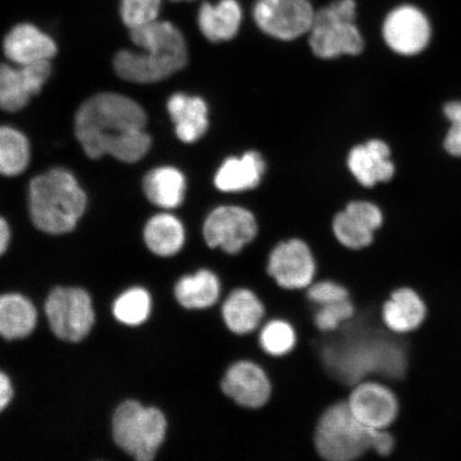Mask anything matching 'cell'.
I'll list each match as a JSON object with an SVG mask.
<instances>
[{
	"label": "cell",
	"instance_id": "cell-1",
	"mask_svg": "<svg viewBox=\"0 0 461 461\" xmlns=\"http://www.w3.org/2000/svg\"><path fill=\"white\" fill-rule=\"evenodd\" d=\"M146 126L147 114L140 104L118 94L90 97L75 118V134L90 158L112 155L124 163H136L151 148Z\"/></svg>",
	"mask_w": 461,
	"mask_h": 461
},
{
	"label": "cell",
	"instance_id": "cell-2",
	"mask_svg": "<svg viewBox=\"0 0 461 461\" xmlns=\"http://www.w3.org/2000/svg\"><path fill=\"white\" fill-rule=\"evenodd\" d=\"M131 39L140 46L141 53L121 50L113 59L115 73L126 82L158 83L187 65L186 40L180 29L170 22L157 20L132 29Z\"/></svg>",
	"mask_w": 461,
	"mask_h": 461
},
{
	"label": "cell",
	"instance_id": "cell-3",
	"mask_svg": "<svg viewBox=\"0 0 461 461\" xmlns=\"http://www.w3.org/2000/svg\"><path fill=\"white\" fill-rule=\"evenodd\" d=\"M86 204L84 190L68 170H50L34 177L29 185V211L33 223L43 232H71L83 216Z\"/></svg>",
	"mask_w": 461,
	"mask_h": 461
},
{
	"label": "cell",
	"instance_id": "cell-4",
	"mask_svg": "<svg viewBox=\"0 0 461 461\" xmlns=\"http://www.w3.org/2000/svg\"><path fill=\"white\" fill-rule=\"evenodd\" d=\"M375 429L357 420L346 402L327 408L314 432L316 452L328 461L356 460L373 449Z\"/></svg>",
	"mask_w": 461,
	"mask_h": 461
},
{
	"label": "cell",
	"instance_id": "cell-5",
	"mask_svg": "<svg viewBox=\"0 0 461 461\" xmlns=\"http://www.w3.org/2000/svg\"><path fill=\"white\" fill-rule=\"evenodd\" d=\"M113 429L115 443L126 454L140 461H149L163 445L167 420L158 409L129 401L115 411Z\"/></svg>",
	"mask_w": 461,
	"mask_h": 461
},
{
	"label": "cell",
	"instance_id": "cell-6",
	"mask_svg": "<svg viewBox=\"0 0 461 461\" xmlns=\"http://www.w3.org/2000/svg\"><path fill=\"white\" fill-rule=\"evenodd\" d=\"M355 20V0H337L317 11L309 32L314 55L321 59H332L361 54L365 42Z\"/></svg>",
	"mask_w": 461,
	"mask_h": 461
},
{
	"label": "cell",
	"instance_id": "cell-7",
	"mask_svg": "<svg viewBox=\"0 0 461 461\" xmlns=\"http://www.w3.org/2000/svg\"><path fill=\"white\" fill-rule=\"evenodd\" d=\"M45 312L51 330L68 342L82 341L95 324L94 305L82 288H55L46 301Z\"/></svg>",
	"mask_w": 461,
	"mask_h": 461
},
{
	"label": "cell",
	"instance_id": "cell-8",
	"mask_svg": "<svg viewBox=\"0 0 461 461\" xmlns=\"http://www.w3.org/2000/svg\"><path fill=\"white\" fill-rule=\"evenodd\" d=\"M350 411L373 429H390L400 418V395L383 380L365 379L354 384L348 402Z\"/></svg>",
	"mask_w": 461,
	"mask_h": 461
},
{
	"label": "cell",
	"instance_id": "cell-9",
	"mask_svg": "<svg viewBox=\"0 0 461 461\" xmlns=\"http://www.w3.org/2000/svg\"><path fill=\"white\" fill-rule=\"evenodd\" d=\"M258 222L244 207L219 206L205 219L203 235L207 246L228 255H238L257 238Z\"/></svg>",
	"mask_w": 461,
	"mask_h": 461
},
{
	"label": "cell",
	"instance_id": "cell-10",
	"mask_svg": "<svg viewBox=\"0 0 461 461\" xmlns=\"http://www.w3.org/2000/svg\"><path fill=\"white\" fill-rule=\"evenodd\" d=\"M314 10L309 0H258L253 9L257 25L268 36L291 41L310 32Z\"/></svg>",
	"mask_w": 461,
	"mask_h": 461
},
{
	"label": "cell",
	"instance_id": "cell-11",
	"mask_svg": "<svg viewBox=\"0 0 461 461\" xmlns=\"http://www.w3.org/2000/svg\"><path fill=\"white\" fill-rule=\"evenodd\" d=\"M267 274L285 290H307L316 275L313 253L302 240L281 241L270 252Z\"/></svg>",
	"mask_w": 461,
	"mask_h": 461
},
{
	"label": "cell",
	"instance_id": "cell-12",
	"mask_svg": "<svg viewBox=\"0 0 461 461\" xmlns=\"http://www.w3.org/2000/svg\"><path fill=\"white\" fill-rule=\"evenodd\" d=\"M430 33L428 17L411 5L392 10L383 27L385 43L395 53L405 56L420 53L428 46Z\"/></svg>",
	"mask_w": 461,
	"mask_h": 461
},
{
	"label": "cell",
	"instance_id": "cell-13",
	"mask_svg": "<svg viewBox=\"0 0 461 461\" xmlns=\"http://www.w3.org/2000/svg\"><path fill=\"white\" fill-rule=\"evenodd\" d=\"M221 390L239 406L262 408L273 393L272 382L256 362L240 360L230 366L221 380Z\"/></svg>",
	"mask_w": 461,
	"mask_h": 461
},
{
	"label": "cell",
	"instance_id": "cell-14",
	"mask_svg": "<svg viewBox=\"0 0 461 461\" xmlns=\"http://www.w3.org/2000/svg\"><path fill=\"white\" fill-rule=\"evenodd\" d=\"M50 72V61L17 68L0 65V108L8 113L21 111L32 96L40 94Z\"/></svg>",
	"mask_w": 461,
	"mask_h": 461
},
{
	"label": "cell",
	"instance_id": "cell-15",
	"mask_svg": "<svg viewBox=\"0 0 461 461\" xmlns=\"http://www.w3.org/2000/svg\"><path fill=\"white\" fill-rule=\"evenodd\" d=\"M383 224V212L377 205L355 201L334 217L332 230L339 244L350 250H362L374 243L375 233Z\"/></svg>",
	"mask_w": 461,
	"mask_h": 461
},
{
	"label": "cell",
	"instance_id": "cell-16",
	"mask_svg": "<svg viewBox=\"0 0 461 461\" xmlns=\"http://www.w3.org/2000/svg\"><path fill=\"white\" fill-rule=\"evenodd\" d=\"M379 316L385 330L397 336H409L423 326L429 316V305L416 288L402 285L384 299Z\"/></svg>",
	"mask_w": 461,
	"mask_h": 461
},
{
	"label": "cell",
	"instance_id": "cell-17",
	"mask_svg": "<svg viewBox=\"0 0 461 461\" xmlns=\"http://www.w3.org/2000/svg\"><path fill=\"white\" fill-rule=\"evenodd\" d=\"M4 51L8 59L17 66L50 61L57 54L53 39L41 29L23 23L14 26L4 40Z\"/></svg>",
	"mask_w": 461,
	"mask_h": 461
},
{
	"label": "cell",
	"instance_id": "cell-18",
	"mask_svg": "<svg viewBox=\"0 0 461 461\" xmlns=\"http://www.w3.org/2000/svg\"><path fill=\"white\" fill-rule=\"evenodd\" d=\"M348 165L356 180L366 187L390 181L395 171L388 144L377 140L351 149Z\"/></svg>",
	"mask_w": 461,
	"mask_h": 461
},
{
	"label": "cell",
	"instance_id": "cell-19",
	"mask_svg": "<svg viewBox=\"0 0 461 461\" xmlns=\"http://www.w3.org/2000/svg\"><path fill=\"white\" fill-rule=\"evenodd\" d=\"M224 325L236 336L255 332L265 316L261 299L249 288L240 287L229 294L221 307Z\"/></svg>",
	"mask_w": 461,
	"mask_h": 461
},
{
	"label": "cell",
	"instance_id": "cell-20",
	"mask_svg": "<svg viewBox=\"0 0 461 461\" xmlns=\"http://www.w3.org/2000/svg\"><path fill=\"white\" fill-rule=\"evenodd\" d=\"M267 169L262 155L247 152L241 158L223 161L215 176V186L223 193H240L256 188Z\"/></svg>",
	"mask_w": 461,
	"mask_h": 461
},
{
	"label": "cell",
	"instance_id": "cell-21",
	"mask_svg": "<svg viewBox=\"0 0 461 461\" xmlns=\"http://www.w3.org/2000/svg\"><path fill=\"white\" fill-rule=\"evenodd\" d=\"M167 108L176 125L178 140L194 143L203 137L209 128V109L201 97L176 94L170 97Z\"/></svg>",
	"mask_w": 461,
	"mask_h": 461
},
{
	"label": "cell",
	"instance_id": "cell-22",
	"mask_svg": "<svg viewBox=\"0 0 461 461\" xmlns=\"http://www.w3.org/2000/svg\"><path fill=\"white\" fill-rule=\"evenodd\" d=\"M240 5L236 0H221L217 5L202 4L198 25L202 34L211 42L230 41L240 27Z\"/></svg>",
	"mask_w": 461,
	"mask_h": 461
},
{
	"label": "cell",
	"instance_id": "cell-23",
	"mask_svg": "<svg viewBox=\"0 0 461 461\" xmlns=\"http://www.w3.org/2000/svg\"><path fill=\"white\" fill-rule=\"evenodd\" d=\"M178 303L188 310L214 307L221 296V282L210 269H200L194 275L182 276L175 287Z\"/></svg>",
	"mask_w": 461,
	"mask_h": 461
},
{
	"label": "cell",
	"instance_id": "cell-24",
	"mask_svg": "<svg viewBox=\"0 0 461 461\" xmlns=\"http://www.w3.org/2000/svg\"><path fill=\"white\" fill-rule=\"evenodd\" d=\"M143 189L154 205L166 210L176 209L182 204L185 195V176L173 167H160L144 177Z\"/></svg>",
	"mask_w": 461,
	"mask_h": 461
},
{
	"label": "cell",
	"instance_id": "cell-25",
	"mask_svg": "<svg viewBox=\"0 0 461 461\" xmlns=\"http://www.w3.org/2000/svg\"><path fill=\"white\" fill-rule=\"evenodd\" d=\"M37 310L24 296L5 294L0 296V336L7 339H22L37 325Z\"/></svg>",
	"mask_w": 461,
	"mask_h": 461
},
{
	"label": "cell",
	"instance_id": "cell-26",
	"mask_svg": "<svg viewBox=\"0 0 461 461\" xmlns=\"http://www.w3.org/2000/svg\"><path fill=\"white\" fill-rule=\"evenodd\" d=\"M144 240L155 255L176 256L185 244V229L176 216L159 214L148 221L144 229Z\"/></svg>",
	"mask_w": 461,
	"mask_h": 461
},
{
	"label": "cell",
	"instance_id": "cell-27",
	"mask_svg": "<svg viewBox=\"0 0 461 461\" xmlns=\"http://www.w3.org/2000/svg\"><path fill=\"white\" fill-rule=\"evenodd\" d=\"M31 147L21 131L0 126V175L19 176L27 168Z\"/></svg>",
	"mask_w": 461,
	"mask_h": 461
},
{
	"label": "cell",
	"instance_id": "cell-28",
	"mask_svg": "<svg viewBox=\"0 0 461 461\" xmlns=\"http://www.w3.org/2000/svg\"><path fill=\"white\" fill-rule=\"evenodd\" d=\"M151 296L140 287L131 288L121 295L113 304L115 319L129 326L141 325L151 313Z\"/></svg>",
	"mask_w": 461,
	"mask_h": 461
},
{
	"label": "cell",
	"instance_id": "cell-29",
	"mask_svg": "<svg viewBox=\"0 0 461 461\" xmlns=\"http://www.w3.org/2000/svg\"><path fill=\"white\" fill-rule=\"evenodd\" d=\"M258 342L267 355L284 357L295 348L297 334L290 322L273 320L267 322L259 331Z\"/></svg>",
	"mask_w": 461,
	"mask_h": 461
},
{
	"label": "cell",
	"instance_id": "cell-30",
	"mask_svg": "<svg viewBox=\"0 0 461 461\" xmlns=\"http://www.w3.org/2000/svg\"><path fill=\"white\" fill-rule=\"evenodd\" d=\"M161 0H120V15L124 25L132 29L158 20Z\"/></svg>",
	"mask_w": 461,
	"mask_h": 461
},
{
	"label": "cell",
	"instance_id": "cell-31",
	"mask_svg": "<svg viewBox=\"0 0 461 461\" xmlns=\"http://www.w3.org/2000/svg\"><path fill=\"white\" fill-rule=\"evenodd\" d=\"M355 313V305L350 299L342 303L321 305L314 315L315 326L322 332L336 331L344 322L353 319Z\"/></svg>",
	"mask_w": 461,
	"mask_h": 461
},
{
	"label": "cell",
	"instance_id": "cell-32",
	"mask_svg": "<svg viewBox=\"0 0 461 461\" xmlns=\"http://www.w3.org/2000/svg\"><path fill=\"white\" fill-rule=\"evenodd\" d=\"M307 297L311 303L319 305L333 304L348 301L349 292L348 288L337 282L322 280L313 282L307 288Z\"/></svg>",
	"mask_w": 461,
	"mask_h": 461
},
{
	"label": "cell",
	"instance_id": "cell-33",
	"mask_svg": "<svg viewBox=\"0 0 461 461\" xmlns=\"http://www.w3.org/2000/svg\"><path fill=\"white\" fill-rule=\"evenodd\" d=\"M445 114L452 123L446 137L445 148L448 154L461 158V101L447 103Z\"/></svg>",
	"mask_w": 461,
	"mask_h": 461
},
{
	"label": "cell",
	"instance_id": "cell-34",
	"mask_svg": "<svg viewBox=\"0 0 461 461\" xmlns=\"http://www.w3.org/2000/svg\"><path fill=\"white\" fill-rule=\"evenodd\" d=\"M13 395V385H11L9 378L0 372V412L9 405Z\"/></svg>",
	"mask_w": 461,
	"mask_h": 461
},
{
	"label": "cell",
	"instance_id": "cell-35",
	"mask_svg": "<svg viewBox=\"0 0 461 461\" xmlns=\"http://www.w3.org/2000/svg\"><path fill=\"white\" fill-rule=\"evenodd\" d=\"M10 241V229L5 219L0 217V256L7 250Z\"/></svg>",
	"mask_w": 461,
	"mask_h": 461
},
{
	"label": "cell",
	"instance_id": "cell-36",
	"mask_svg": "<svg viewBox=\"0 0 461 461\" xmlns=\"http://www.w3.org/2000/svg\"><path fill=\"white\" fill-rule=\"evenodd\" d=\"M172 2H192V0H172Z\"/></svg>",
	"mask_w": 461,
	"mask_h": 461
}]
</instances>
